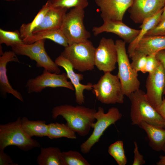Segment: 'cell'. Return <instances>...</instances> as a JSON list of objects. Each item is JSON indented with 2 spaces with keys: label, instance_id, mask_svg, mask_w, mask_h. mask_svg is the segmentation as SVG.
Masks as SVG:
<instances>
[{
  "label": "cell",
  "instance_id": "6da1fadb",
  "mask_svg": "<svg viewBox=\"0 0 165 165\" xmlns=\"http://www.w3.org/2000/svg\"><path fill=\"white\" fill-rule=\"evenodd\" d=\"M96 112L94 109L83 106L64 105L53 107L51 113L54 119L59 116H62L67 126L79 135L84 137L88 134L96 120L94 115Z\"/></svg>",
  "mask_w": 165,
  "mask_h": 165
},
{
  "label": "cell",
  "instance_id": "7a4b0ae2",
  "mask_svg": "<svg viewBox=\"0 0 165 165\" xmlns=\"http://www.w3.org/2000/svg\"><path fill=\"white\" fill-rule=\"evenodd\" d=\"M128 97L131 102L130 116L133 125H138L144 121L164 128V119L149 102L145 92L139 89Z\"/></svg>",
  "mask_w": 165,
  "mask_h": 165
},
{
  "label": "cell",
  "instance_id": "3957f363",
  "mask_svg": "<svg viewBox=\"0 0 165 165\" xmlns=\"http://www.w3.org/2000/svg\"><path fill=\"white\" fill-rule=\"evenodd\" d=\"M21 118L18 117L15 121L0 125V150L14 145L22 151L27 152L41 147L38 141L22 130L20 125Z\"/></svg>",
  "mask_w": 165,
  "mask_h": 165
},
{
  "label": "cell",
  "instance_id": "277c9868",
  "mask_svg": "<svg viewBox=\"0 0 165 165\" xmlns=\"http://www.w3.org/2000/svg\"><path fill=\"white\" fill-rule=\"evenodd\" d=\"M95 50L92 43L88 39L68 45L61 54L69 61L74 69L82 72L94 68Z\"/></svg>",
  "mask_w": 165,
  "mask_h": 165
},
{
  "label": "cell",
  "instance_id": "5b68a950",
  "mask_svg": "<svg viewBox=\"0 0 165 165\" xmlns=\"http://www.w3.org/2000/svg\"><path fill=\"white\" fill-rule=\"evenodd\" d=\"M117 52L118 72L117 75L123 88L124 94L128 97L134 92L139 89L140 82L138 72L132 67L127 53L126 42L117 39L115 42Z\"/></svg>",
  "mask_w": 165,
  "mask_h": 165
},
{
  "label": "cell",
  "instance_id": "8992f818",
  "mask_svg": "<svg viewBox=\"0 0 165 165\" xmlns=\"http://www.w3.org/2000/svg\"><path fill=\"white\" fill-rule=\"evenodd\" d=\"M93 93L98 101L106 104H122L124 96L121 84L117 75L104 73L97 83L93 84Z\"/></svg>",
  "mask_w": 165,
  "mask_h": 165
},
{
  "label": "cell",
  "instance_id": "52a82bcc",
  "mask_svg": "<svg viewBox=\"0 0 165 165\" xmlns=\"http://www.w3.org/2000/svg\"><path fill=\"white\" fill-rule=\"evenodd\" d=\"M97 120L91 125L94 129L93 133L80 146V151L83 154L89 152L91 148L98 142L105 130L111 125L120 119L122 115L119 109L115 107L110 108L107 112L105 113L103 108L99 107L94 114Z\"/></svg>",
  "mask_w": 165,
  "mask_h": 165
},
{
  "label": "cell",
  "instance_id": "ba28073f",
  "mask_svg": "<svg viewBox=\"0 0 165 165\" xmlns=\"http://www.w3.org/2000/svg\"><path fill=\"white\" fill-rule=\"evenodd\" d=\"M84 9L72 8L65 16L60 29L67 39L68 45L84 42L90 37V33L84 25Z\"/></svg>",
  "mask_w": 165,
  "mask_h": 165
},
{
  "label": "cell",
  "instance_id": "9c48e42d",
  "mask_svg": "<svg viewBox=\"0 0 165 165\" xmlns=\"http://www.w3.org/2000/svg\"><path fill=\"white\" fill-rule=\"evenodd\" d=\"M68 79L66 73L56 74L44 70L42 74L28 79L26 83V87L29 94L41 92L43 89L48 87L54 88L63 87L75 90L73 85L71 82L68 81Z\"/></svg>",
  "mask_w": 165,
  "mask_h": 165
},
{
  "label": "cell",
  "instance_id": "30bf717a",
  "mask_svg": "<svg viewBox=\"0 0 165 165\" xmlns=\"http://www.w3.org/2000/svg\"><path fill=\"white\" fill-rule=\"evenodd\" d=\"M117 52L115 42L111 38H102L95 48L94 55L95 66L104 73L111 72L116 68Z\"/></svg>",
  "mask_w": 165,
  "mask_h": 165
},
{
  "label": "cell",
  "instance_id": "8fae6325",
  "mask_svg": "<svg viewBox=\"0 0 165 165\" xmlns=\"http://www.w3.org/2000/svg\"><path fill=\"white\" fill-rule=\"evenodd\" d=\"M145 86L147 98L156 109L162 103V95L165 86V75L160 63L155 71L149 74L146 79Z\"/></svg>",
  "mask_w": 165,
  "mask_h": 165
},
{
  "label": "cell",
  "instance_id": "7c38bea8",
  "mask_svg": "<svg viewBox=\"0 0 165 165\" xmlns=\"http://www.w3.org/2000/svg\"><path fill=\"white\" fill-rule=\"evenodd\" d=\"M165 0H134L128 9L130 17L136 23L142 24L164 7Z\"/></svg>",
  "mask_w": 165,
  "mask_h": 165
},
{
  "label": "cell",
  "instance_id": "4fadbf2b",
  "mask_svg": "<svg viewBox=\"0 0 165 165\" xmlns=\"http://www.w3.org/2000/svg\"><path fill=\"white\" fill-rule=\"evenodd\" d=\"M134 0H95L99 7L101 16L104 22L122 21L126 10L132 5Z\"/></svg>",
  "mask_w": 165,
  "mask_h": 165
},
{
  "label": "cell",
  "instance_id": "5bb4252c",
  "mask_svg": "<svg viewBox=\"0 0 165 165\" xmlns=\"http://www.w3.org/2000/svg\"><path fill=\"white\" fill-rule=\"evenodd\" d=\"M54 61L58 66L62 67L66 71L68 78L70 79L74 87L76 103L79 105L84 103L83 91L85 90H92L93 84L90 82L86 85L81 84L80 81L83 79V75L81 74L75 73L70 62L61 54L56 58Z\"/></svg>",
  "mask_w": 165,
  "mask_h": 165
},
{
  "label": "cell",
  "instance_id": "9a60e30c",
  "mask_svg": "<svg viewBox=\"0 0 165 165\" xmlns=\"http://www.w3.org/2000/svg\"><path fill=\"white\" fill-rule=\"evenodd\" d=\"M92 31L95 36L105 32L112 33L118 35L126 43L130 44L138 36L140 30L131 28L122 21L109 20L104 22L100 27H94Z\"/></svg>",
  "mask_w": 165,
  "mask_h": 165
},
{
  "label": "cell",
  "instance_id": "2e32d148",
  "mask_svg": "<svg viewBox=\"0 0 165 165\" xmlns=\"http://www.w3.org/2000/svg\"><path fill=\"white\" fill-rule=\"evenodd\" d=\"M11 61L20 62L16 53L12 50L6 51L0 57V90L2 95L6 97L10 94L22 102L24 100L20 92L14 89L9 83L7 75L6 66Z\"/></svg>",
  "mask_w": 165,
  "mask_h": 165
},
{
  "label": "cell",
  "instance_id": "e0dca14e",
  "mask_svg": "<svg viewBox=\"0 0 165 165\" xmlns=\"http://www.w3.org/2000/svg\"><path fill=\"white\" fill-rule=\"evenodd\" d=\"M68 9L51 7L45 15L41 24L33 32V34L41 32L60 29Z\"/></svg>",
  "mask_w": 165,
  "mask_h": 165
},
{
  "label": "cell",
  "instance_id": "ac0fdd59",
  "mask_svg": "<svg viewBox=\"0 0 165 165\" xmlns=\"http://www.w3.org/2000/svg\"><path fill=\"white\" fill-rule=\"evenodd\" d=\"M164 49L165 36L145 35L139 42L134 50L148 56Z\"/></svg>",
  "mask_w": 165,
  "mask_h": 165
},
{
  "label": "cell",
  "instance_id": "d6986e66",
  "mask_svg": "<svg viewBox=\"0 0 165 165\" xmlns=\"http://www.w3.org/2000/svg\"><path fill=\"white\" fill-rule=\"evenodd\" d=\"M138 126L146 133L149 140V145L157 152L162 150L165 143V129L161 128L146 122H141Z\"/></svg>",
  "mask_w": 165,
  "mask_h": 165
},
{
  "label": "cell",
  "instance_id": "ffe728a7",
  "mask_svg": "<svg viewBox=\"0 0 165 165\" xmlns=\"http://www.w3.org/2000/svg\"><path fill=\"white\" fill-rule=\"evenodd\" d=\"M20 125L24 132L31 138L47 136L48 126L45 121L31 120L26 117H23L20 119Z\"/></svg>",
  "mask_w": 165,
  "mask_h": 165
},
{
  "label": "cell",
  "instance_id": "44dd1931",
  "mask_svg": "<svg viewBox=\"0 0 165 165\" xmlns=\"http://www.w3.org/2000/svg\"><path fill=\"white\" fill-rule=\"evenodd\" d=\"M48 39L64 47L68 46L67 39L60 29L48 30L32 34L23 39L24 43L31 44L38 40Z\"/></svg>",
  "mask_w": 165,
  "mask_h": 165
},
{
  "label": "cell",
  "instance_id": "7402d4cb",
  "mask_svg": "<svg viewBox=\"0 0 165 165\" xmlns=\"http://www.w3.org/2000/svg\"><path fill=\"white\" fill-rule=\"evenodd\" d=\"M51 7L50 0H48L42 6L31 22L21 25L19 31L23 40L33 34V31L41 24L46 13Z\"/></svg>",
  "mask_w": 165,
  "mask_h": 165
},
{
  "label": "cell",
  "instance_id": "603a6c76",
  "mask_svg": "<svg viewBox=\"0 0 165 165\" xmlns=\"http://www.w3.org/2000/svg\"><path fill=\"white\" fill-rule=\"evenodd\" d=\"M163 8L156 15L146 20L142 24L139 33L133 42L129 44L127 52L129 57L134 51L135 48L140 40L145 36L147 32L154 28L160 22Z\"/></svg>",
  "mask_w": 165,
  "mask_h": 165
},
{
  "label": "cell",
  "instance_id": "cb8c5ba5",
  "mask_svg": "<svg viewBox=\"0 0 165 165\" xmlns=\"http://www.w3.org/2000/svg\"><path fill=\"white\" fill-rule=\"evenodd\" d=\"M45 40H38L31 44H20L11 47L16 54L25 56L34 61L37 55L45 49Z\"/></svg>",
  "mask_w": 165,
  "mask_h": 165
},
{
  "label": "cell",
  "instance_id": "d4e9b609",
  "mask_svg": "<svg viewBox=\"0 0 165 165\" xmlns=\"http://www.w3.org/2000/svg\"><path fill=\"white\" fill-rule=\"evenodd\" d=\"M61 151L56 147L41 148L37 162L39 165H62L60 155Z\"/></svg>",
  "mask_w": 165,
  "mask_h": 165
},
{
  "label": "cell",
  "instance_id": "484cf974",
  "mask_svg": "<svg viewBox=\"0 0 165 165\" xmlns=\"http://www.w3.org/2000/svg\"><path fill=\"white\" fill-rule=\"evenodd\" d=\"M48 126L47 137L51 139L61 137L72 139L76 138L75 132L66 124L51 123L48 124Z\"/></svg>",
  "mask_w": 165,
  "mask_h": 165
},
{
  "label": "cell",
  "instance_id": "4316f807",
  "mask_svg": "<svg viewBox=\"0 0 165 165\" xmlns=\"http://www.w3.org/2000/svg\"><path fill=\"white\" fill-rule=\"evenodd\" d=\"M34 61L38 67H42L44 70L51 73L59 74L61 72L58 66L48 55L45 49L37 55Z\"/></svg>",
  "mask_w": 165,
  "mask_h": 165
},
{
  "label": "cell",
  "instance_id": "83f0119b",
  "mask_svg": "<svg viewBox=\"0 0 165 165\" xmlns=\"http://www.w3.org/2000/svg\"><path fill=\"white\" fill-rule=\"evenodd\" d=\"M62 165H89L90 164L79 152L70 150L61 152Z\"/></svg>",
  "mask_w": 165,
  "mask_h": 165
},
{
  "label": "cell",
  "instance_id": "f1b7e54d",
  "mask_svg": "<svg viewBox=\"0 0 165 165\" xmlns=\"http://www.w3.org/2000/svg\"><path fill=\"white\" fill-rule=\"evenodd\" d=\"M24 43L21 38L19 31H7L0 28V44H5L11 46L20 44Z\"/></svg>",
  "mask_w": 165,
  "mask_h": 165
},
{
  "label": "cell",
  "instance_id": "f546056e",
  "mask_svg": "<svg viewBox=\"0 0 165 165\" xmlns=\"http://www.w3.org/2000/svg\"><path fill=\"white\" fill-rule=\"evenodd\" d=\"M108 152L119 165H125L127 164V160L122 141L118 140L111 144L108 147Z\"/></svg>",
  "mask_w": 165,
  "mask_h": 165
},
{
  "label": "cell",
  "instance_id": "4dcf8cb0",
  "mask_svg": "<svg viewBox=\"0 0 165 165\" xmlns=\"http://www.w3.org/2000/svg\"><path fill=\"white\" fill-rule=\"evenodd\" d=\"M52 8H61L68 9L79 8L84 9L88 5V0H50Z\"/></svg>",
  "mask_w": 165,
  "mask_h": 165
},
{
  "label": "cell",
  "instance_id": "1f68e13d",
  "mask_svg": "<svg viewBox=\"0 0 165 165\" xmlns=\"http://www.w3.org/2000/svg\"><path fill=\"white\" fill-rule=\"evenodd\" d=\"M130 57L132 60L130 63L132 68L137 72H142L145 66L147 56L134 50Z\"/></svg>",
  "mask_w": 165,
  "mask_h": 165
},
{
  "label": "cell",
  "instance_id": "d6a6232c",
  "mask_svg": "<svg viewBox=\"0 0 165 165\" xmlns=\"http://www.w3.org/2000/svg\"><path fill=\"white\" fill-rule=\"evenodd\" d=\"M160 64V62L156 57V54L148 55L145 66L141 72L143 73H152L155 71Z\"/></svg>",
  "mask_w": 165,
  "mask_h": 165
},
{
  "label": "cell",
  "instance_id": "836d02e7",
  "mask_svg": "<svg viewBox=\"0 0 165 165\" xmlns=\"http://www.w3.org/2000/svg\"><path fill=\"white\" fill-rule=\"evenodd\" d=\"M145 35H160L165 36V19L154 28L148 31Z\"/></svg>",
  "mask_w": 165,
  "mask_h": 165
},
{
  "label": "cell",
  "instance_id": "e575fe53",
  "mask_svg": "<svg viewBox=\"0 0 165 165\" xmlns=\"http://www.w3.org/2000/svg\"><path fill=\"white\" fill-rule=\"evenodd\" d=\"M134 159L132 165H142L145 163L143 155L139 152L137 142H134Z\"/></svg>",
  "mask_w": 165,
  "mask_h": 165
},
{
  "label": "cell",
  "instance_id": "d590c367",
  "mask_svg": "<svg viewBox=\"0 0 165 165\" xmlns=\"http://www.w3.org/2000/svg\"><path fill=\"white\" fill-rule=\"evenodd\" d=\"M0 165H18L14 163L10 157L6 153L4 150H0Z\"/></svg>",
  "mask_w": 165,
  "mask_h": 165
},
{
  "label": "cell",
  "instance_id": "8d00e7d4",
  "mask_svg": "<svg viewBox=\"0 0 165 165\" xmlns=\"http://www.w3.org/2000/svg\"><path fill=\"white\" fill-rule=\"evenodd\" d=\"M156 56L162 65L165 75V49L160 50L156 54ZM165 92V86L164 88L163 94Z\"/></svg>",
  "mask_w": 165,
  "mask_h": 165
},
{
  "label": "cell",
  "instance_id": "74e56055",
  "mask_svg": "<svg viewBox=\"0 0 165 165\" xmlns=\"http://www.w3.org/2000/svg\"><path fill=\"white\" fill-rule=\"evenodd\" d=\"M156 109L164 120V129H165V98L164 97L163 98V101L161 105Z\"/></svg>",
  "mask_w": 165,
  "mask_h": 165
},
{
  "label": "cell",
  "instance_id": "f35d334b",
  "mask_svg": "<svg viewBox=\"0 0 165 165\" xmlns=\"http://www.w3.org/2000/svg\"><path fill=\"white\" fill-rule=\"evenodd\" d=\"M157 165H165V156H160V160L157 162Z\"/></svg>",
  "mask_w": 165,
  "mask_h": 165
},
{
  "label": "cell",
  "instance_id": "ab89813d",
  "mask_svg": "<svg viewBox=\"0 0 165 165\" xmlns=\"http://www.w3.org/2000/svg\"><path fill=\"white\" fill-rule=\"evenodd\" d=\"M163 12L161 15L160 22L165 19V4L163 8Z\"/></svg>",
  "mask_w": 165,
  "mask_h": 165
},
{
  "label": "cell",
  "instance_id": "60d3db41",
  "mask_svg": "<svg viewBox=\"0 0 165 165\" xmlns=\"http://www.w3.org/2000/svg\"><path fill=\"white\" fill-rule=\"evenodd\" d=\"M162 150H163V152H164V153H165V143H164L163 147Z\"/></svg>",
  "mask_w": 165,
  "mask_h": 165
},
{
  "label": "cell",
  "instance_id": "b9f144b4",
  "mask_svg": "<svg viewBox=\"0 0 165 165\" xmlns=\"http://www.w3.org/2000/svg\"><path fill=\"white\" fill-rule=\"evenodd\" d=\"M6 1H15L16 0H3Z\"/></svg>",
  "mask_w": 165,
  "mask_h": 165
},
{
  "label": "cell",
  "instance_id": "7bdbcfd3",
  "mask_svg": "<svg viewBox=\"0 0 165 165\" xmlns=\"http://www.w3.org/2000/svg\"><path fill=\"white\" fill-rule=\"evenodd\" d=\"M164 94L165 95V92L164 93Z\"/></svg>",
  "mask_w": 165,
  "mask_h": 165
}]
</instances>
